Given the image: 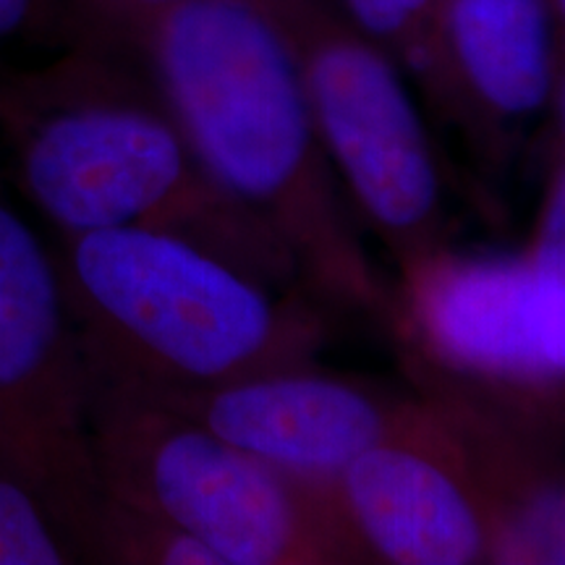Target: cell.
<instances>
[{
  "mask_svg": "<svg viewBox=\"0 0 565 565\" xmlns=\"http://www.w3.org/2000/svg\"><path fill=\"white\" fill-rule=\"evenodd\" d=\"M58 238L89 383L196 391L317 366L330 341L328 307L275 291L183 238L145 228Z\"/></svg>",
  "mask_w": 565,
  "mask_h": 565,
  "instance_id": "3",
  "label": "cell"
},
{
  "mask_svg": "<svg viewBox=\"0 0 565 565\" xmlns=\"http://www.w3.org/2000/svg\"><path fill=\"white\" fill-rule=\"evenodd\" d=\"M131 395L315 482H335L353 458L401 433L422 408L419 393L330 374L320 364L196 391Z\"/></svg>",
  "mask_w": 565,
  "mask_h": 565,
  "instance_id": "10",
  "label": "cell"
},
{
  "mask_svg": "<svg viewBox=\"0 0 565 565\" xmlns=\"http://www.w3.org/2000/svg\"><path fill=\"white\" fill-rule=\"evenodd\" d=\"M0 454L82 563L103 503L89 377L53 246L0 196Z\"/></svg>",
  "mask_w": 565,
  "mask_h": 565,
  "instance_id": "7",
  "label": "cell"
},
{
  "mask_svg": "<svg viewBox=\"0 0 565 565\" xmlns=\"http://www.w3.org/2000/svg\"><path fill=\"white\" fill-rule=\"evenodd\" d=\"M335 494L374 563L498 565V524L456 429L433 401L366 448Z\"/></svg>",
  "mask_w": 565,
  "mask_h": 565,
  "instance_id": "9",
  "label": "cell"
},
{
  "mask_svg": "<svg viewBox=\"0 0 565 565\" xmlns=\"http://www.w3.org/2000/svg\"><path fill=\"white\" fill-rule=\"evenodd\" d=\"M0 141L19 192L58 233H168L275 291L307 294L278 233L212 179L118 47L71 42L45 66L0 71Z\"/></svg>",
  "mask_w": 565,
  "mask_h": 565,
  "instance_id": "2",
  "label": "cell"
},
{
  "mask_svg": "<svg viewBox=\"0 0 565 565\" xmlns=\"http://www.w3.org/2000/svg\"><path fill=\"white\" fill-rule=\"evenodd\" d=\"M79 563L40 498L0 454V565Z\"/></svg>",
  "mask_w": 565,
  "mask_h": 565,
  "instance_id": "12",
  "label": "cell"
},
{
  "mask_svg": "<svg viewBox=\"0 0 565 565\" xmlns=\"http://www.w3.org/2000/svg\"><path fill=\"white\" fill-rule=\"evenodd\" d=\"M76 42L118 47L145 68L212 179L294 254L309 299L391 333L398 294L372 265L263 0H181Z\"/></svg>",
  "mask_w": 565,
  "mask_h": 565,
  "instance_id": "1",
  "label": "cell"
},
{
  "mask_svg": "<svg viewBox=\"0 0 565 565\" xmlns=\"http://www.w3.org/2000/svg\"><path fill=\"white\" fill-rule=\"evenodd\" d=\"M89 443L105 498L173 521L223 565L374 563L333 482L288 475L152 401L89 383Z\"/></svg>",
  "mask_w": 565,
  "mask_h": 565,
  "instance_id": "5",
  "label": "cell"
},
{
  "mask_svg": "<svg viewBox=\"0 0 565 565\" xmlns=\"http://www.w3.org/2000/svg\"><path fill=\"white\" fill-rule=\"evenodd\" d=\"M437 3L440 0H338L353 24L380 42L401 71L412 68L419 55Z\"/></svg>",
  "mask_w": 565,
  "mask_h": 565,
  "instance_id": "13",
  "label": "cell"
},
{
  "mask_svg": "<svg viewBox=\"0 0 565 565\" xmlns=\"http://www.w3.org/2000/svg\"><path fill=\"white\" fill-rule=\"evenodd\" d=\"M563 24L550 0H440L412 68L429 105L487 168L563 95Z\"/></svg>",
  "mask_w": 565,
  "mask_h": 565,
  "instance_id": "8",
  "label": "cell"
},
{
  "mask_svg": "<svg viewBox=\"0 0 565 565\" xmlns=\"http://www.w3.org/2000/svg\"><path fill=\"white\" fill-rule=\"evenodd\" d=\"M391 341L416 391H448L553 435L565 385V181L550 162L526 246L458 252L401 270Z\"/></svg>",
  "mask_w": 565,
  "mask_h": 565,
  "instance_id": "4",
  "label": "cell"
},
{
  "mask_svg": "<svg viewBox=\"0 0 565 565\" xmlns=\"http://www.w3.org/2000/svg\"><path fill=\"white\" fill-rule=\"evenodd\" d=\"M82 563L223 565L221 557L173 521L105 498L92 521Z\"/></svg>",
  "mask_w": 565,
  "mask_h": 565,
  "instance_id": "11",
  "label": "cell"
},
{
  "mask_svg": "<svg viewBox=\"0 0 565 565\" xmlns=\"http://www.w3.org/2000/svg\"><path fill=\"white\" fill-rule=\"evenodd\" d=\"M74 38V0H0V47H63Z\"/></svg>",
  "mask_w": 565,
  "mask_h": 565,
  "instance_id": "14",
  "label": "cell"
},
{
  "mask_svg": "<svg viewBox=\"0 0 565 565\" xmlns=\"http://www.w3.org/2000/svg\"><path fill=\"white\" fill-rule=\"evenodd\" d=\"M173 3H181V0H74V38L71 42L113 32Z\"/></svg>",
  "mask_w": 565,
  "mask_h": 565,
  "instance_id": "15",
  "label": "cell"
},
{
  "mask_svg": "<svg viewBox=\"0 0 565 565\" xmlns=\"http://www.w3.org/2000/svg\"><path fill=\"white\" fill-rule=\"evenodd\" d=\"M359 223L406 270L454 244L448 173L391 53L338 0H263Z\"/></svg>",
  "mask_w": 565,
  "mask_h": 565,
  "instance_id": "6",
  "label": "cell"
}]
</instances>
